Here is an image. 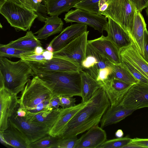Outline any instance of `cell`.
I'll return each mask as SVG.
<instances>
[{"mask_svg": "<svg viewBox=\"0 0 148 148\" xmlns=\"http://www.w3.org/2000/svg\"><path fill=\"white\" fill-rule=\"evenodd\" d=\"M110 106L104 88H100L88 103L68 122L62 134L58 136L66 138L76 136L98 125Z\"/></svg>", "mask_w": 148, "mask_h": 148, "instance_id": "6da1fadb", "label": "cell"}, {"mask_svg": "<svg viewBox=\"0 0 148 148\" xmlns=\"http://www.w3.org/2000/svg\"><path fill=\"white\" fill-rule=\"evenodd\" d=\"M34 73L26 61H11L0 57V88L5 87L17 95L22 92Z\"/></svg>", "mask_w": 148, "mask_h": 148, "instance_id": "7a4b0ae2", "label": "cell"}, {"mask_svg": "<svg viewBox=\"0 0 148 148\" xmlns=\"http://www.w3.org/2000/svg\"><path fill=\"white\" fill-rule=\"evenodd\" d=\"M36 75L51 89L53 97L64 96H81V71L50 72Z\"/></svg>", "mask_w": 148, "mask_h": 148, "instance_id": "3957f363", "label": "cell"}, {"mask_svg": "<svg viewBox=\"0 0 148 148\" xmlns=\"http://www.w3.org/2000/svg\"><path fill=\"white\" fill-rule=\"evenodd\" d=\"M112 63L87 43L86 55L80 65L82 70L103 87L111 79Z\"/></svg>", "mask_w": 148, "mask_h": 148, "instance_id": "277c9868", "label": "cell"}, {"mask_svg": "<svg viewBox=\"0 0 148 148\" xmlns=\"http://www.w3.org/2000/svg\"><path fill=\"white\" fill-rule=\"evenodd\" d=\"M0 13L16 31L29 30L37 15L21 4L11 0H1Z\"/></svg>", "mask_w": 148, "mask_h": 148, "instance_id": "5b68a950", "label": "cell"}, {"mask_svg": "<svg viewBox=\"0 0 148 148\" xmlns=\"http://www.w3.org/2000/svg\"><path fill=\"white\" fill-rule=\"evenodd\" d=\"M21 92L19 106L25 110L32 109L40 103L53 97L52 90L37 75L27 82Z\"/></svg>", "mask_w": 148, "mask_h": 148, "instance_id": "8992f818", "label": "cell"}, {"mask_svg": "<svg viewBox=\"0 0 148 148\" xmlns=\"http://www.w3.org/2000/svg\"><path fill=\"white\" fill-rule=\"evenodd\" d=\"M136 10L130 0H111L107 9L100 14L117 23L129 35L133 27Z\"/></svg>", "mask_w": 148, "mask_h": 148, "instance_id": "52a82bcc", "label": "cell"}, {"mask_svg": "<svg viewBox=\"0 0 148 148\" xmlns=\"http://www.w3.org/2000/svg\"><path fill=\"white\" fill-rule=\"evenodd\" d=\"M26 61L33 70L35 76L50 72H79L82 70L80 66L72 61L56 56L42 62Z\"/></svg>", "mask_w": 148, "mask_h": 148, "instance_id": "ba28073f", "label": "cell"}, {"mask_svg": "<svg viewBox=\"0 0 148 148\" xmlns=\"http://www.w3.org/2000/svg\"><path fill=\"white\" fill-rule=\"evenodd\" d=\"M89 33L86 31L60 50L53 52V56L66 59L80 66L86 55Z\"/></svg>", "mask_w": 148, "mask_h": 148, "instance_id": "9c48e42d", "label": "cell"}, {"mask_svg": "<svg viewBox=\"0 0 148 148\" xmlns=\"http://www.w3.org/2000/svg\"><path fill=\"white\" fill-rule=\"evenodd\" d=\"M105 16L79 8L69 10L65 15L66 23L76 22L88 25L102 33L107 22Z\"/></svg>", "mask_w": 148, "mask_h": 148, "instance_id": "30bf717a", "label": "cell"}, {"mask_svg": "<svg viewBox=\"0 0 148 148\" xmlns=\"http://www.w3.org/2000/svg\"><path fill=\"white\" fill-rule=\"evenodd\" d=\"M18 127L30 143L35 142L48 134L49 130L44 124L18 116L15 111L9 119Z\"/></svg>", "mask_w": 148, "mask_h": 148, "instance_id": "8fae6325", "label": "cell"}, {"mask_svg": "<svg viewBox=\"0 0 148 148\" xmlns=\"http://www.w3.org/2000/svg\"><path fill=\"white\" fill-rule=\"evenodd\" d=\"M119 104L135 110L148 107V84L139 82L132 85Z\"/></svg>", "mask_w": 148, "mask_h": 148, "instance_id": "7c38bea8", "label": "cell"}, {"mask_svg": "<svg viewBox=\"0 0 148 148\" xmlns=\"http://www.w3.org/2000/svg\"><path fill=\"white\" fill-rule=\"evenodd\" d=\"M17 95L5 87L0 88V132L9 127V119L19 105Z\"/></svg>", "mask_w": 148, "mask_h": 148, "instance_id": "4fadbf2b", "label": "cell"}, {"mask_svg": "<svg viewBox=\"0 0 148 148\" xmlns=\"http://www.w3.org/2000/svg\"><path fill=\"white\" fill-rule=\"evenodd\" d=\"M121 60L134 66L148 79V63L144 59L132 40L128 46L119 49Z\"/></svg>", "mask_w": 148, "mask_h": 148, "instance_id": "5bb4252c", "label": "cell"}, {"mask_svg": "<svg viewBox=\"0 0 148 148\" xmlns=\"http://www.w3.org/2000/svg\"><path fill=\"white\" fill-rule=\"evenodd\" d=\"M88 43L112 63L121 64L119 49L107 36L102 35L98 38L88 40Z\"/></svg>", "mask_w": 148, "mask_h": 148, "instance_id": "9a60e30c", "label": "cell"}, {"mask_svg": "<svg viewBox=\"0 0 148 148\" xmlns=\"http://www.w3.org/2000/svg\"><path fill=\"white\" fill-rule=\"evenodd\" d=\"M87 25L80 23L71 25L64 28L52 40L54 51H58L81 34L87 31Z\"/></svg>", "mask_w": 148, "mask_h": 148, "instance_id": "2e32d148", "label": "cell"}, {"mask_svg": "<svg viewBox=\"0 0 148 148\" xmlns=\"http://www.w3.org/2000/svg\"><path fill=\"white\" fill-rule=\"evenodd\" d=\"M0 133L1 142L15 148H29V141L16 126L9 122V127Z\"/></svg>", "mask_w": 148, "mask_h": 148, "instance_id": "e0dca14e", "label": "cell"}, {"mask_svg": "<svg viewBox=\"0 0 148 148\" xmlns=\"http://www.w3.org/2000/svg\"><path fill=\"white\" fill-rule=\"evenodd\" d=\"M98 125L90 128L78 139L75 148H98L106 141V132Z\"/></svg>", "mask_w": 148, "mask_h": 148, "instance_id": "ac0fdd59", "label": "cell"}, {"mask_svg": "<svg viewBox=\"0 0 148 148\" xmlns=\"http://www.w3.org/2000/svg\"><path fill=\"white\" fill-rule=\"evenodd\" d=\"M89 101L86 102H82L74 106L70 107L61 108L58 117L55 124L49 131L48 134L53 137L59 136L61 135L68 122L79 111L88 103Z\"/></svg>", "mask_w": 148, "mask_h": 148, "instance_id": "d6986e66", "label": "cell"}, {"mask_svg": "<svg viewBox=\"0 0 148 148\" xmlns=\"http://www.w3.org/2000/svg\"><path fill=\"white\" fill-rule=\"evenodd\" d=\"M104 30L107 33V37L120 49L129 45L132 39L128 33L118 23L110 18Z\"/></svg>", "mask_w": 148, "mask_h": 148, "instance_id": "ffe728a7", "label": "cell"}, {"mask_svg": "<svg viewBox=\"0 0 148 148\" xmlns=\"http://www.w3.org/2000/svg\"><path fill=\"white\" fill-rule=\"evenodd\" d=\"M132 85L119 80L112 79L103 87L110 101V106L119 104Z\"/></svg>", "mask_w": 148, "mask_h": 148, "instance_id": "44dd1931", "label": "cell"}, {"mask_svg": "<svg viewBox=\"0 0 148 148\" xmlns=\"http://www.w3.org/2000/svg\"><path fill=\"white\" fill-rule=\"evenodd\" d=\"M146 29V24L144 17L141 12L136 10L133 27L129 36L143 57L144 54V36Z\"/></svg>", "mask_w": 148, "mask_h": 148, "instance_id": "7402d4cb", "label": "cell"}, {"mask_svg": "<svg viewBox=\"0 0 148 148\" xmlns=\"http://www.w3.org/2000/svg\"><path fill=\"white\" fill-rule=\"evenodd\" d=\"M135 110L127 108L120 104L109 106L101 119V127H104L116 123L131 115Z\"/></svg>", "mask_w": 148, "mask_h": 148, "instance_id": "603a6c76", "label": "cell"}, {"mask_svg": "<svg viewBox=\"0 0 148 148\" xmlns=\"http://www.w3.org/2000/svg\"><path fill=\"white\" fill-rule=\"evenodd\" d=\"M60 109L61 108H51L34 114L26 112L25 117L28 120L42 123L50 130L55 124Z\"/></svg>", "mask_w": 148, "mask_h": 148, "instance_id": "cb8c5ba5", "label": "cell"}, {"mask_svg": "<svg viewBox=\"0 0 148 148\" xmlns=\"http://www.w3.org/2000/svg\"><path fill=\"white\" fill-rule=\"evenodd\" d=\"M44 26L34 34L38 40H46L49 36L61 32L64 23L58 16L48 17L45 21Z\"/></svg>", "mask_w": 148, "mask_h": 148, "instance_id": "d4e9b609", "label": "cell"}, {"mask_svg": "<svg viewBox=\"0 0 148 148\" xmlns=\"http://www.w3.org/2000/svg\"><path fill=\"white\" fill-rule=\"evenodd\" d=\"M83 0H46L43 3L50 16H58L68 12L76 4Z\"/></svg>", "mask_w": 148, "mask_h": 148, "instance_id": "484cf974", "label": "cell"}, {"mask_svg": "<svg viewBox=\"0 0 148 148\" xmlns=\"http://www.w3.org/2000/svg\"><path fill=\"white\" fill-rule=\"evenodd\" d=\"M2 45L21 50L34 51L36 47L39 46H41L42 45L32 31H29L27 32L24 36L12 41L7 44H2Z\"/></svg>", "mask_w": 148, "mask_h": 148, "instance_id": "4316f807", "label": "cell"}, {"mask_svg": "<svg viewBox=\"0 0 148 148\" xmlns=\"http://www.w3.org/2000/svg\"><path fill=\"white\" fill-rule=\"evenodd\" d=\"M81 73L82 102H86L89 101L96 91L102 87L98 82L85 72L82 70Z\"/></svg>", "mask_w": 148, "mask_h": 148, "instance_id": "83f0119b", "label": "cell"}, {"mask_svg": "<svg viewBox=\"0 0 148 148\" xmlns=\"http://www.w3.org/2000/svg\"><path fill=\"white\" fill-rule=\"evenodd\" d=\"M112 68L111 79H116L132 85L139 82L121 63H112Z\"/></svg>", "mask_w": 148, "mask_h": 148, "instance_id": "f1b7e54d", "label": "cell"}, {"mask_svg": "<svg viewBox=\"0 0 148 148\" xmlns=\"http://www.w3.org/2000/svg\"><path fill=\"white\" fill-rule=\"evenodd\" d=\"M20 3L34 11L37 15L38 20L45 22L48 17L47 10L43 0H18Z\"/></svg>", "mask_w": 148, "mask_h": 148, "instance_id": "f546056e", "label": "cell"}, {"mask_svg": "<svg viewBox=\"0 0 148 148\" xmlns=\"http://www.w3.org/2000/svg\"><path fill=\"white\" fill-rule=\"evenodd\" d=\"M111 0H83L73 8L84 10L92 13L100 14V8L105 3H109Z\"/></svg>", "mask_w": 148, "mask_h": 148, "instance_id": "4dcf8cb0", "label": "cell"}, {"mask_svg": "<svg viewBox=\"0 0 148 148\" xmlns=\"http://www.w3.org/2000/svg\"><path fill=\"white\" fill-rule=\"evenodd\" d=\"M33 54H34V51L21 50L12 47L4 46L1 44L0 45V57L21 58L24 56Z\"/></svg>", "mask_w": 148, "mask_h": 148, "instance_id": "1f68e13d", "label": "cell"}, {"mask_svg": "<svg viewBox=\"0 0 148 148\" xmlns=\"http://www.w3.org/2000/svg\"><path fill=\"white\" fill-rule=\"evenodd\" d=\"M58 136L53 137L48 134L41 138L30 143L29 148H56Z\"/></svg>", "mask_w": 148, "mask_h": 148, "instance_id": "d6a6232c", "label": "cell"}, {"mask_svg": "<svg viewBox=\"0 0 148 148\" xmlns=\"http://www.w3.org/2000/svg\"><path fill=\"white\" fill-rule=\"evenodd\" d=\"M127 136L106 140L98 148H123L132 141Z\"/></svg>", "mask_w": 148, "mask_h": 148, "instance_id": "836d02e7", "label": "cell"}, {"mask_svg": "<svg viewBox=\"0 0 148 148\" xmlns=\"http://www.w3.org/2000/svg\"><path fill=\"white\" fill-rule=\"evenodd\" d=\"M58 136L56 148H75L78 139L77 136L66 138Z\"/></svg>", "mask_w": 148, "mask_h": 148, "instance_id": "e575fe53", "label": "cell"}, {"mask_svg": "<svg viewBox=\"0 0 148 148\" xmlns=\"http://www.w3.org/2000/svg\"><path fill=\"white\" fill-rule=\"evenodd\" d=\"M121 63L139 82L148 84V79L129 63L121 60Z\"/></svg>", "mask_w": 148, "mask_h": 148, "instance_id": "d590c367", "label": "cell"}, {"mask_svg": "<svg viewBox=\"0 0 148 148\" xmlns=\"http://www.w3.org/2000/svg\"><path fill=\"white\" fill-rule=\"evenodd\" d=\"M60 101V106L62 108H69L75 106V99L71 96H59Z\"/></svg>", "mask_w": 148, "mask_h": 148, "instance_id": "8d00e7d4", "label": "cell"}, {"mask_svg": "<svg viewBox=\"0 0 148 148\" xmlns=\"http://www.w3.org/2000/svg\"><path fill=\"white\" fill-rule=\"evenodd\" d=\"M51 100H47L44 101L37 105L34 108L30 110H26L27 112L31 114H36L41 112L47 108L48 104Z\"/></svg>", "mask_w": 148, "mask_h": 148, "instance_id": "74e56055", "label": "cell"}, {"mask_svg": "<svg viewBox=\"0 0 148 148\" xmlns=\"http://www.w3.org/2000/svg\"><path fill=\"white\" fill-rule=\"evenodd\" d=\"M21 59L26 61L35 62H42L46 60L42 54L29 55L23 56Z\"/></svg>", "mask_w": 148, "mask_h": 148, "instance_id": "f35d334b", "label": "cell"}, {"mask_svg": "<svg viewBox=\"0 0 148 148\" xmlns=\"http://www.w3.org/2000/svg\"><path fill=\"white\" fill-rule=\"evenodd\" d=\"M136 10L141 12L148 6V0H130Z\"/></svg>", "mask_w": 148, "mask_h": 148, "instance_id": "ab89813d", "label": "cell"}, {"mask_svg": "<svg viewBox=\"0 0 148 148\" xmlns=\"http://www.w3.org/2000/svg\"><path fill=\"white\" fill-rule=\"evenodd\" d=\"M131 142L137 144L140 148H148V138H136L132 139Z\"/></svg>", "mask_w": 148, "mask_h": 148, "instance_id": "60d3db41", "label": "cell"}, {"mask_svg": "<svg viewBox=\"0 0 148 148\" xmlns=\"http://www.w3.org/2000/svg\"><path fill=\"white\" fill-rule=\"evenodd\" d=\"M144 54L143 58L148 63V31L146 29L144 36Z\"/></svg>", "mask_w": 148, "mask_h": 148, "instance_id": "b9f144b4", "label": "cell"}, {"mask_svg": "<svg viewBox=\"0 0 148 148\" xmlns=\"http://www.w3.org/2000/svg\"><path fill=\"white\" fill-rule=\"evenodd\" d=\"M60 101L58 96L53 97L51 100L48 104L47 108H59L60 106Z\"/></svg>", "mask_w": 148, "mask_h": 148, "instance_id": "7bdbcfd3", "label": "cell"}, {"mask_svg": "<svg viewBox=\"0 0 148 148\" xmlns=\"http://www.w3.org/2000/svg\"><path fill=\"white\" fill-rule=\"evenodd\" d=\"M17 115L20 117H25L26 114V110L19 106V104L15 110Z\"/></svg>", "mask_w": 148, "mask_h": 148, "instance_id": "ee69618b", "label": "cell"}, {"mask_svg": "<svg viewBox=\"0 0 148 148\" xmlns=\"http://www.w3.org/2000/svg\"><path fill=\"white\" fill-rule=\"evenodd\" d=\"M42 55L47 60H51L53 57V52L47 51L46 49L43 52Z\"/></svg>", "mask_w": 148, "mask_h": 148, "instance_id": "f6af8a7d", "label": "cell"}, {"mask_svg": "<svg viewBox=\"0 0 148 148\" xmlns=\"http://www.w3.org/2000/svg\"><path fill=\"white\" fill-rule=\"evenodd\" d=\"M45 50L41 46H38L34 49V53L36 55H41L42 54Z\"/></svg>", "mask_w": 148, "mask_h": 148, "instance_id": "bcb514c9", "label": "cell"}, {"mask_svg": "<svg viewBox=\"0 0 148 148\" xmlns=\"http://www.w3.org/2000/svg\"><path fill=\"white\" fill-rule=\"evenodd\" d=\"M124 133L123 131L121 129L117 130L115 133V135L117 138H120L123 137Z\"/></svg>", "mask_w": 148, "mask_h": 148, "instance_id": "7dc6e473", "label": "cell"}, {"mask_svg": "<svg viewBox=\"0 0 148 148\" xmlns=\"http://www.w3.org/2000/svg\"><path fill=\"white\" fill-rule=\"evenodd\" d=\"M109 4V3H106L101 5L99 9L100 14L101 13L104 12L107 9L108 6Z\"/></svg>", "mask_w": 148, "mask_h": 148, "instance_id": "c3c4849f", "label": "cell"}, {"mask_svg": "<svg viewBox=\"0 0 148 148\" xmlns=\"http://www.w3.org/2000/svg\"><path fill=\"white\" fill-rule=\"evenodd\" d=\"M53 42V40H52L50 42L49 44L47 46L46 48V50L51 51V52H54V49L52 47V43Z\"/></svg>", "mask_w": 148, "mask_h": 148, "instance_id": "681fc988", "label": "cell"}, {"mask_svg": "<svg viewBox=\"0 0 148 148\" xmlns=\"http://www.w3.org/2000/svg\"><path fill=\"white\" fill-rule=\"evenodd\" d=\"M11 0V1H15L16 3L21 4L18 0Z\"/></svg>", "mask_w": 148, "mask_h": 148, "instance_id": "f907efd6", "label": "cell"}, {"mask_svg": "<svg viewBox=\"0 0 148 148\" xmlns=\"http://www.w3.org/2000/svg\"><path fill=\"white\" fill-rule=\"evenodd\" d=\"M146 13L147 15L148 18V6L147 8V9L146 10Z\"/></svg>", "mask_w": 148, "mask_h": 148, "instance_id": "816d5d0a", "label": "cell"}, {"mask_svg": "<svg viewBox=\"0 0 148 148\" xmlns=\"http://www.w3.org/2000/svg\"><path fill=\"white\" fill-rule=\"evenodd\" d=\"M45 0H43V2H44Z\"/></svg>", "mask_w": 148, "mask_h": 148, "instance_id": "f5cc1de1", "label": "cell"}]
</instances>
